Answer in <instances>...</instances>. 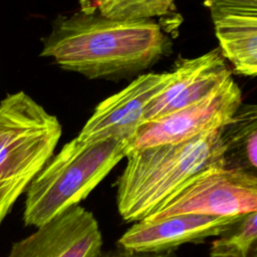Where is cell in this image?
Returning a JSON list of instances; mask_svg holds the SVG:
<instances>
[{"mask_svg":"<svg viewBox=\"0 0 257 257\" xmlns=\"http://www.w3.org/2000/svg\"><path fill=\"white\" fill-rule=\"evenodd\" d=\"M256 211V173L212 168L195 177L147 219L182 214L238 216Z\"/></svg>","mask_w":257,"mask_h":257,"instance_id":"cell-5","label":"cell"},{"mask_svg":"<svg viewBox=\"0 0 257 257\" xmlns=\"http://www.w3.org/2000/svg\"><path fill=\"white\" fill-rule=\"evenodd\" d=\"M241 103V89L231 76L204 99L143 122L128 142L127 153L147 147L185 142L218 130L230 119Z\"/></svg>","mask_w":257,"mask_h":257,"instance_id":"cell-6","label":"cell"},{"mask_svg":"<svg viewBox=\"0 0 257 257\" xmlns=\"http://www.w3.org/2000/svg\"><path fill=\"white\" fill-rule=\"evenodd\" d=\"M210 257H257V211L244 214L211 243Z\"/></svg>","mask_w":257,"mask_h":257,"instance_id":"cell-14","label":"cell"},{"mask_svg":"<svg viewBox=\"0 0 257 257\" xmlns=\"http://www.w3.org/2000/svg\"><path fill=\"white\" fill-rule=\"evenodd\" d=\"M169 46L153 19H112L79 10L55 18L40 56L88 78H113L147 69Z\"/></svg>","mask_w":257,"mask_h":257,"instance_id":"cell-1","label":"cell"},{"mask_svg":"<svg viewBox=\"0 0 257 257\" xmlns=\"http://www.w3.org/2000/svg\"><path fill=\"white\" fill-rule=\"evenodd\" d=\"M238 216L182 214L136 222L117 240L118 248L139 252L175 251L187 243L218 237L241 219Z\"/></svg>","mask_w":257,"mask_h":257,"instance_id":"cell-9","label":"cell"},{"mask_svg":"<svg viewBox=\"0 0 257 257\" xmlns=\"http://www.w3.org/2000/svg\"><path fill=\"white\" fill-rule=\"evenodd\" d=\"M172 73L170 82L147 105L143 122L204 99L231 77L232 70L220 49H213L198 57L182 60Z\"/></svg>","mask_w":257,"mask_h":257,"instance_id":"cell-10","label":"cell"},{"mask_svg":"<svg viewBox=\"0 0 257 257\" xmlns=\"http://www.w3.org/2000/svg\"><path fill=\"white\" fill-rule=\"evenodd\" d=\"M55 115L23 91L0 102V223L41 171L61 137Z\"/></svg>","mask_w":257,"mask_h":257,"instance_id":"cell-4","label":"cell"},{"mask_svg":"<svg viewBox=\"0 0 257 257\" xmlns=\"http://www.w3.org/2000/svg\"><path fill=\"white\" fill-rule=\"evenodd\" d=\"M102 243L93 214L76 205L14 242L8 257H99Z\"/></svg>","mask_w":257,"mask_h":257,"instance_id":"cell-7","label":"cell"},{"mask_svg":"<svg viewBox=\"0 0 257 257\" xmlns=\"http://www.w3.org/2000/svg\"><path fill=\"white\" fill-rule=\"evenodd\" d=\"M220 51L235 73L257 74V0H204Z\"/></svg>","mask_w":257,"mask_h":257,"instance_id":"cell-11","label":"cell"},{"mask_svg":"<svg viewBox=\"0 0 257 257\" xmlns=\"http://www.w3.org/2000/svg\"><path fill=\"white\" fill-rule=\"evenodd\" d=\"M220 128L185 142L130 151L116 182L121 218L135 223L147 219L199 174L224 168Z\"/></svg>","mask_w":257,"mask_h":257,"instance_id":"cell-2","label":"cell"},{"mask_svg":"<svg viewBox=\"0 0 257 257\" xmlns=\"http://www.w3.org/2000/svg\"><path fill=\"white\" fill-rule=\"evenodd\" d=\"M176 0H79L80 11L112 19H153L168 14Z\"/></svg>","mask_w":257,"mask_h":257,"instance_id":"cell-13","label":"cell"},{"mask_svg":"<svg viewBox=\"0 0 257 257\" xmlns=\"http://www.w3.org/2000/svg\"><path fill=\"white\" fill-rule=\"evenodd\" d=\"M99 257H177L175 251L164 252H139L117 248L116 250H110L103 252Z\"/></svg>","mask_w":257,"mask_h":257,"instance_id":"cell-15","label":"cell"},{"mask_svg":"<svg viewBox=\"0 0 257 257\" xmlns=\"http://www.w3.org/2000/svg\"><path fill=\"white\" fill-rule=\"evenodd\" d=\"M173 73H146L99 102L80 130V140L118 139L127 143L142 122L147 105L172 79Z\"/></svg>","mask_w":257,"mask_h":257,"instance_id":"cell-8","label":"cell"},{"mask_svg":"<svg viewBox=\"0 0 257 257\" xmlns=\"http://www.w3.org/2000/svg\"><path fill=\"white\" fill-rule=\"evenodd\" d=\"M224 146V168L256 173L257 106L241 103L220 128Z\"/></svg>","mask_w":257,"mask_h":257,"instance_id":"cell-12","label":"cell"},{"mask_svg":"<svg viewBox=\"0 0 257 257\" xmlns=\"http://www.w3.org/2000/svg\"><path fill=\"white\" fill-rule=\"evenodd\" d=\"M118 139L66 143L52 156L26 190L23 221L39 227L70 207L79 205L127 154Z\"/></svg>","mask_w":257,"mask_h":257,"instance_id":"cell-3","label":"cell"}]
</instances>
